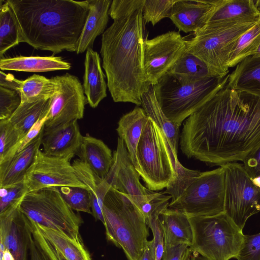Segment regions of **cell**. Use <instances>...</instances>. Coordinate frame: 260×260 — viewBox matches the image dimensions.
I'll use <instances>...</instances> for the list:
<instances>
[{
  "label": "cell",
  "mask_w": 260,
  "mask_h": 260,
  "mask_svg": "<svg viewBox=\"0 0 260 260\" xmlns=\"http://www.w3.org/2000/svg\"><path fill=\"white\" fill-rule=\"evenodd\" d=\"M228 77L183 122L180 145L188 158L220 167L260 147V95L231 88Z\"/></svg>",
  "instance_id": "obj_1"
},
{
  "label": "cell",
  "mask_w": 260,
  "mask_h": 260,
  "mask_svg": "<svg viewBox=\"0 0 260 260\" xmlns=\"http://www.w3.org/2000/svg\"><path fill=\"white\" fill-rule=\"evenodd\" d=\"M144 0H113L112 24L102 34L100 53L107 83L115 102L141 106L151 85L143 66Z\"/></svg>",
  "instance_id": "obj_2"
},
{
  "label": "cell",
  "mask_w": 260,
  "mask_h": 260,
  "mask_svg": "<svg viewBox=\"0 0 260 260\" xmlns=\"http://www.w3.org/2000/svg\"><path fill=\"white\" fill-rule=\"evenodd\" d=\"M15 15L19 43L54 54L76 52L89 0H7Z\"/></svg>",
  "instance_id": "obj_3"
},
{
  "label": "cell",
  "mask_w": 260,
  "mask_h": 260,
  "mask_svg": "<svg viewBox=\"0 0 260 260\" xmlns=\"http://www.w3.org/2000/svg\"><path fill=\"white\" fill-rule=\"evenodd\" d=\"M108 240L121 248L128 260H140L148 241L145 219L132 199L111 187L103 205Z\"/></svg>",
  "instance_id": "obj_4"
},
{
  "label": "cell",
  "mask_w": 260,
  "mask_h": 260,
  "mask_svg": "<svg viewBox=\"0 0 260 260\" xmlns=\"http://www.w3.org/2000/svg\"><path fill=\"white\" fill-rule=\"evenodd\" d=\"M259 21L258 15L207 23L186 41V51L203 60L214 76L224 78L229 74L228 62L238 39Z\"/></svg>",
  "instance_id": "obj_5"
},
{
  "label": "cell",
  "mask_w": 260,
  "mask_h": 260,
  "mask_svg": "<svg viewBox=\"0 0 260 260\" xmlns=\"http://www.w3.org/2000/svg\"><path fill=\"white\" fill-rule=\"evenodd\" d=\"M137 156V171L149 189L161 190L175 179L177 154L162 131L149 118L138 144Z\"/></svg>",
  "instance_id": "obj_6"
},
{
  "label": "cell",
  "mask_w": 260,
  "mask_h": 260,
  "mask_svg": "<svg viewBox=\"0 0 260 260\" xmlns=\"http://www.w3.org/2000/svg\"><path fill=\"white\" fill-rule=\"evenodd\" d=\"M192 231L189 247L207 260L236 258L244 235L225 213L212 216L188 217Z\"/></svg>",
  "instance_id": "obj_7"
},
{
  "label": "cell",
  "mask_w": 260,
  "mask_h": 260,
  "mask_svg": "<svg viewBox=\"0 0 260 260\" xmlns=\"http://www.w3.org/2000/svg\"><path fill=\"white\" fill-rule=\"evenodd\" d=\"M22 212L38 225L81 240V217L62 199L57 187H49L26 193L19 206Z\"/></svg>",
  "instance_id": "obj_8"
},
{
  "label": "cell",
  "mask_w": 260,
  "mask_h": 260,
  "mask_svg": "<svg viewBox=\"0 0 260 260\" xmlns=\"http://www.w3.org/2000/svg\"><path fill=\"white\" fill-rule=\"evenodd\" d=\"M223 78L211 77L181 84L167 74L154 86L162 111L170 121L180 126L209 99Z\"/></svg>",
  "instance_id": "obj_9"
},
{
  "label": "cell",
  "mask_w": 260,
  "mask_h": 260,
  "mask_svg": "<svg viewBox=\"0 0 260 260\" xmlns=\"http://www.w3.org/2000/svg\"><path fill=\"white\" fill-rule=\"evenodd\" d=\"M169 208L188 217L212 216L224 213V174L222 166L201 172Z\"/></svg>",
  "instance_id": "obj_10"
},
{
  "label": "cell",
  "mask_w": 260,
  "mask_h": 260,
  "mask_svg": "<svg viewBox=\"0 0 260 260\" xmlns=\"http://www.w3.org/2000/svg\"><path fill=\"white\" fill-rule=\"evenodd\" d=\"M224 174V213L242 230L247 220L260 211V188L256 186L243 165L222 166Z\"/></svg>",
  "instance_id": "obj_11"
},
{
  "label": "cell",
  "mask_w": 260,
  "mask_h": 260,
  "mask_svg": "<svg viewBox=\"0 0 260 260\" xmlns=\"http://www.w3.org/2000/svg\"><path fill=\"white\" fill-rule=\"evenodd\" d=\"M186 40L176 31L145 39L143 66L150 84L156 85L186 50Z\"/></svg>",
  "instance_id": "obj_12"
},
{
  "label": "cell",
  "mask_w": 260,
  "mask_h": 260,
  "mask_svg": "<svg viewBox=\"0 0 260 260\" xmlns=\"http://www.w3.org/2000/svg\"><path fill=\"white\" fill-rule=\"evenodd\" d=\"M53 78L58 88L51 98L44 128L54 127L82 119L87 102L78 77L67 73Z\"/></svg>",
  "instance_id": "obj_13"
},
{
  "label": "cell",
  "mask_w": 260,
  "mask_h": 260,
  "mask_svg": "<svg viewBox=\"0 0 260 260\" xmlns=\"http://www.w3.org/2000/svg\"><path fill=\"white\" fill-rule=\"evenodd\" d=\"M24 183L28 192L49 187L72 186L88 189L77 177L70 160L48 156L40 149L26 172Z\"/></svg>",
  "instance_id": "obj_14"
},
{
  "label": "cell",
  "mask_w": 260,
  "mask_h": 260,
  "mask_svg": "<svg viewBox=\"0 0 260 260\" xmlns=\"http://www.w3.org/2000/svg\"><path fill=\"white\" fill-rule=\"evenodd\" d=\"M113 156L112 167L105 180L111 187L129 197L140 210L158 192L141 184L140 175L130 159L124 141L119 138Z\"/></svg>",
  "instance_id": "obj_15"
},
{
  "label": "cell",
  "mask_w": 260,
  "mask_h": 260,
  "mask_svg": "<svg viewBox=\"0 0 260 260\" xmlns=\"http://www.w3.org/2000/svg\"><path fill=\"white\" fill-rule=\"evenodd\" d=\"M19 206L0 214V241L14 260H29L32 229Z\"/></svg>",
  "instance_id": "obj_16"
},
{
  "label": "cell",
  "mask_w": 260,
  "mask_h": 260,
  "mask_svg": "<svg viewBox=\"0 0 260 260\" xmlns=\"http://www.w3.org/2000/svg\"><path fill=\"white\" fill-rule=\"evenodd\" d=\"M83 136L77 121L43 130L41 145L47 155L70 160L77 155Z\"/></svg>",
  "instance_id": "obj_17"
},
{
  "label": "cell",
  "mask_w": 260,
  "mask_h": 260,
  "mask_svg": "<svg viewBox=\"0 0 260 260\" xmlns=\"http://www.w3.org/2000/svg\"><path fill=\"white\" fill-rule=\"evenodd\" d=\"M219 0H177L170 19L179 30L194 33L203 28L213 15Z\"/></svg>",
  "instance_id": "obj_18"
},
{
  "label": "cell",
  "mask_w": 260,
  "mask_h": 260,
  "mask_svg": "<svg viewBox=\"0 0 260 260\" xmlns=\"http://www.w3.org/2000/svg\"><path fill=\"white\" fill-rule=\"evenodd\" d=\"M44 128V127H43ZM28 145L8 160L0 164V188L24 181L41 145L43 130Z\"/></svg>",
  "instance_id": "obj_19"
},
{
  "label": "cell",
  "mask_w": 260,
  "mask_h": 260,
  "mask_svg": "<svg viewBox=\"0 0 260 260\" xmlns=\"http://www.w3.org/2000/svg\"><path fill=\"white\" fill-rule=\"evenodd\" d=\"M112 2L89 0V11L78 41L77 54L92 48L95 38L105 31Z\"/></svg>",
  "instance_id": "obj_20"
},
{
  "label": "cell",
  "mask_w": 260,
  "mask_h": 260,
  "mask_svg": "<svg viewBox=\"0 0 260 260\" xmlns=\"http://www.w3.org/2000/svg\"><path fill=\"white\" fill-rule=\"evenodd\" d=\"M83 89L87 103L95 108L107 96V83L102 69L99 54L92 48L86 50L84 61Z\"/></svg>",
  "instance_id": "obj_21"
},
{
  "label": "cell",
  "mask_w": 260,
  "mask_h": 260,
  "mask_svg": "<svg viewBox=\"0 0 260 260\" xmlns=\"http://www.w3.org/2000/svg\"><path fill=\"white\" fill-rule=\"evenodd\" d=\"M148 118L144 110L136 106L120 118L116 128L119 138L124 141L130 159L136 170L138 169L137 148Z\"/></svg>",
  "instance_id": "obj_22"
},
{
  "label": "cell",
  "mask_w": 260,
  "mask_h": 260,
  "mask_svg": "<svg viewBox=\"0 0 260 260\" xmlns=\"http://www.w3.org/2000/svg\"><path fill=\"white\" fill-rule=\"evenodd\" d=\"M77 155L99 177L103 179L106 178L113 164V156L103 141L86 134L83 136Z\"/></svg>",
  "instance_id": "obj_23"
},
{
  "label": "cell",
  "mask_w": 260,
  "mask_h": 260,
  "mask_svg": "<svg viewBox=\"0 0 260 260\" xmlns=\"http://www.w3.org/2000/svg\"><path fill=\"white\" fill-rule=\"evenodd\" d=\"M165 246L186 244L192 241V231L188 216L179 210L168 208L160 216Z\"/></svg>",
  "instance_id": "obj_24"
},
{
  "label": "cell",
  "mask_w": 260,
  "mask_h": 260,
  "mask_svg": "<svg viewBox=\"0 0 260 260\" xmlns=\"http://www.w3.org/2000/svg\"><path fill=\"white\" fill-rule=\"evenodd\" d=\"M71 68V64L60 56H19L0 60L1 71L40 73L68 70Z\"/></svg>",
  "instance_id": "obj_25"
},
{
  "label": "cell",
  "mask_w": 260,
  "mask_h": 260,
  "mask_svg": "<svg viewBox=\"0 0 260 260\" xmlns=\"http://www.w3.org/2000/svg\"><path fill=\"white\" fill-rule=\"evenodd\" d=\"M227 84L237 91L260 95V57L248 56L229 74Z\"/></svg>",
  "instance_id": "obj_26"
},
{
  "label": "cell",
  "mask_w": 260,
  "mask_h": 260,
  "mask_svg": "<svg viewBox=\"0 0 260 260\" xmlns=\"http://www.w3.org/2000/svg\"><path fill=\"white\" fill-rule=\"evenodd\" d=\"M141 106L147 116L162 131L177 154L179 126L172 122L162 111L156 98L153 85L151 84L141 97Z\"/></svg>",
  "instance_id": "obj_27"
},
{
  "label": "cell",
  "mask_w": 260,
  "mask_h": 260,
  "mask_svg": "<svg viewBox=\"0 0 260 260\" xmlns=\"http://www.w3.org/2000/svg\"><path fill=\"white\" fill-rule=\"evenodd\" d=\"M167 74L181 84L193 83L215 77L203 60L186 51Z\"/></svg>",
  "instance_id": "obj_28"
},
{
  "label": "cell",
  "mask_w": 260,
  "mask_h": 260,
  "mask_svg": "<svg viewBox=\"0 0 260 260\" xmlns=\"http://www.w3.org/2000/svg\"><path fill=\"white\" fill-rule=\"evenodd\" d=\"M51 98L34 103H21L8 119L18 132L21 140L36 122L47 116Z\"/></svg>",
  "instance_id": "obj_29"
},
{
  "label": "cell",
  "mask_w": 260,
  "mask_h": 260,
  "mask_svg": "<svg viewBox=\"0 0 260 260\" xmlns=\"http://www.w3.org/2000/svg\"><path fill=\"white\" fill-rule=\"evenodd\" d=\"M36 224L44 237L68 260H91L82 240H75L62 232Z\"/></svg>",
  "instance_id": "obj_30"
},
{
  "label": "cell",
  "mask_w": 260,
  "mask_h": 260,
  "mask_svg": "<svg viewBox=\"0 0 260 260\" xmlns=\"http://www.w3.org/2000/svg\"><path fill=\"white\" fill-rule=\"evenodd\" d=\"M58 88L53 77L34 74L21 81L17 91L20 94L21 103H34L51 98Z\"/></svg>",
  "instance_id": "obj_31"
},
{
  "label": "cell",
  "mask_w": 260,
  "mask_h": 260,
  "mask_svg": "<svg viewBox=\"0 0 260 260\" xmlns=\"http://www.w3.org/2000/svg\"><path fill=\"white\" fill-rule=\"evenodd\" d=\"M258 15L260 13L254 0H219L207 23L237 20Z\"/></svg>",
  "instance_id": "obj_32"
},
{
  "label": "cell",
  "mask_w": 260,
  "mask_h": 260,
  "mask_svg": "<svg viewBox=\"0 0 260 260\" xmlns=\"http://www.w3.org/2000/svg\"><path fill=\"white\" fill-rule=\"evenodd\" d=\"M19 30L14 13L7 0L0 5V57L19 44Z\"/></svg>",
  "instance_id": "obj_33"
},
{
  "label": "cell",
  "mask_w": 260,
  "mask_h": 260,
  "mask_svg": "<svg viewBox=\"0 0 260 260\" xmlns=\"http://www.w3.org/2000/svg\"><path fill=\"white\" fill-rule=\"evenodd\" d=\"M260 46V21L238 39L232 50L228 66L236 67L245 58L254 55Z\"/></svg>",
  "instance_id": "obj_34"
},
{
  "label": "cell",
  "mask_w": 260,
  "mask_h": 260,
  "mask_svg": "<svg viewBox=\"0 0 260 260\" xmlns=\"http://www.w3.org/2000/svg\"><path fill=\"white\" fill-rule=\"evenodd\" d=\"M72 166L79 179L98 199L103 208L106 194L111 188L105 179L99 177L90 168L79 158L73 161Z\"/></svg>",
  "instance_id": "obj_35"
},
{
  "label": "cell",
  "mask_w": 260,
  "mask_h": 260,
  "mask_svg": "<svg viewBox=\"0 0 260 260\" xmlns=\"http://www.w3.org/2000/svg\"><path fill=\"white\" fill-rule=\"evenodd\" d=\"M21 140L18 132L8 119L0 120V164L16 153Z\"/></svg>",
  "instance_id": "obj_36"
},
{
  "label": "cell",
  "mask_w": 260,
  "mask_h": 260,
  "mask_svg": "<svg viewBox=\"0 0 260 260\" xmlns=\"http://www.w3.org/2000/svg\"><path fill=\"white\" fill-rule=\"evenodd\" d=\"M68 205L74 211L92 214L90 191L79 187H57Z\"/></svg>",
  "instance_id": "obj_37"
},
{
  "label": "cell",
  "mask_w": 260,
  "mask_h": 260,
  "mask_svg": "<svg viewBox=\"0 0 260 260\" xmlns=\"http://www.w3.org/2000/svg\"><path fill=\"white\" fill-rule=\"evenodd\" d=\"M176 177L166 187L165 193L171 197L170 202L178 199L185 189L201 174V172L187 169L179 161L175 166Z\"/></svg>",
  "instance_id": "obj_38"
},
{
  "label": "cell",
  "mask_w": 260,
  "mask_h": 260,
  "mask_svg": "<svg viewBox=\"0 0 260 260\" xmlns=\"http://www.w3.org/2000/svg\"><path fill=\"white\" fill-rule=\"evenodd\" d=\"M177 0H144L143 19L153 25L165 18H169Z\"/></svg>",
  "instance_id": "obj_39"
},
{
  "label": "cell",
  "mask_w": 260,
  "mask_h": 260,
  "mask_svg": "<svg viewBox=\"0 0 260 260\" xmlns=\"http://www.w3.org/2000/svg\"><path fill=\"white\" fill-rule=\"evenodd\" d=\"M28 192L24 181L0 188V214L20 204Z\"/></svg>",
  "instance_id": "obj_40"
},
{
  "label": "cell",
  "mask_w": 260,
  "mask_h": 260,
  "mask_svg": "<svg viewBox=\"0 0 260 260\" xmlns=\"http://www.w3.org/2000/svg\"><path fill=\"white\" fill-rule=\"evenodd\" d=\"M21 103L18 91L0 86V120L9 119Z\"/></svg>",
  "instance_id": "obj_41"
},
{
  "label": "cell",
  "mask_w": 260,
  "mask_h": 260,
  "mask_svg": "<svg viewBox=\"0 0 260 260\" xmlns=\"http://www.w3.org/2000/svg\"><path fill=\"white\" fill-rule=\"evenodd\" d=\"M237 260H260V233L244 235L242 247L236 257Z\"/></svg>",
  "instance_id": "obj_42"
},
{
  "label": "cell",
  "mask_w": 260,
  "mask_h": 260,
  "mask_svg": "<svg viewBox=\"0 0 260 260\" xmlns=\"http://www.w3.org/2000/svg\"><path fill=\"white\" fill-rule=\"evenodd\" d=\"M146 223L153 234V250L154 260H162L165 250L164 234L159 217H152Z\"/></svg>",
  "instance_id": "obj_43"
},
{
  "label": "cell",
  "mask_w": 260,
  "mask_h": 260,
  "mask_svg": "<svg viewBox=\"0 0 260 260\" xmlns=\"http://www.w3.org/2000/svg\"><path fill=\"white\" fill-rule=\"evenodd\" d=\"M30 222L34 238L46 253L49 260H68L44 237L36 224L31 220Z\"/></svg>",
  "instance_id": "obj_44"
},
{
  "label": "cell",
  "mask_w": 260,
  "mask_h": 260,
  "mask_svg": "<svg viewBox=\"0 0 260 260\" xmlns=\"http://www.w3.org/2000/svg\"><path fill=\"white\" fill-rule=\"evenodd\" d=\"M242 162L251 178L260 176V147Z\"/></svg>",
  "instance_id": "obj_45"
},
{
  "label": "cell",
  "mask_w": 260,
  "mask_h": 260,
  "mask_svg": "<svg viewBox=\"0 0 260 260\" xmlns=\"http://www.w3.org/2000/svg\"><path fill=\"white\" fill-rule=\"evenodd\" d=\"M46 118L47 117L39 120L31 127L25 137L20 141L17 152L24 149L40 134L44 126Z\"/></svg>",
  "instance_id": "obj_46"
},
{
  "label": "cell",
  "mask_w": 260,
  "mask_h": 260,
  "mask_svg": "<svg viewBox=\"0 0 260 260\" xmlns=\"http://www.w3.org/2000/svg\"><path fill=\"white\" fill-rule=\"evenodd\" d=\"M189 247L186 244L165 246L162 260H182Z\"/></svg>",
  "instance_id": "obj_47"
},
{
  "label": "cell",
  "mask_w": 260,
  "mask_h": 260,
  "mask_svg": "<svg viewBox=\"0 0 260 260\" xmlns=\"http://www.w3.org/2000/svg\"><path fill=\"white\" fill-rule=\"evenodd\" d=\"M22 80L16 79L13 75L0 72V86L17 91Z\"/></svg>",
  "instance_id": "obj_48"
},
{
  "label": "cell",
  "mask_w": 260,
  "mask_h": 260,
  "mask_svg": "<svg viewBox=\"0 0 260 260\" xmlns=\"http://www.w3.org/2000/svg\"><path fill=\"white\" fill-rule=\"evenodd\" d=\"M29 260H49L33 236H31L30 242Z\"/></svg>",
  "instance_id": "obj_49"
},
{
  "label": "cell",
  "mask_w": 260,
  "mask_h": 260,
  "mask_svg": "<svg viewBox=\"0 0 260 260\" xmlns=\"http://www.w3.org/2000/svg\"><path fill=\"white\" fill-rule=\"evenodd\" d=\"M140 260H154L152 240L147 242Z\"/></svg>",
  "instance_id": "obj_50"
},
{
  "label": "cell",
  "mask_w": 260,
  "mask_h": 260,
  "mask_svg": "<svg viewBox=\"0 0 260 260\" xmlns=\"http://www.w3.org/2000/svg\"><path fill=\"white\" fill-rule=\"evenodd\" d=\"M0 260H14L11 253L5 249L4 245L1 243Z\"/></svg>",
  "instance_id": "obj_51"
},
{
  "label": "cell",
  "mask_w": 260,
  "mask_h": 260,
  "mask_svg": "<svg viewBox=\"0 0 260 260\" xmlns=\"http://www.w3.org/2000/svg\"><path fill=\"white\" fill-rule=\"evenodd\" d=\"M190 260H207L198 253L192 251Z\"/></svg>",
  "instance_id": "obj_52"
},
{
  "label": "cell",
  "mask_w": 260,
  "mask_h": 260,
  "mask_svg": "<svg viewBox=\"0 0 260 260\" xmlns=\"http://www.w3.org/2000/svg\"><path fill=\"white\" fill-rule=\"evenodd\" d=\"M253 184L260 188V176L251 178Z\"/></svg>",
  "instance_id": "obj_53"
},
{
  "label": "cell",
  "mask_w": 260,
  "mask_h": 260,
  "mask_svg": "<svg viewBox=\"0 0 260 260\" xmlns=\"http://www.w3.org/2000/svg\"><path fill=\"white\" fill-rule=\"evenodd\" d=\"M192 251L189 247L182 260H190Z\"/></svg>",
  "instance_id": "obj_54"
},
{
  "label": "cell",
  "mask_w": 260,
  "mask_h": 260,
  "mask_svg": "<svg viewBox=\"0 0 260 260\" xmlns=\"http://www.w3.org/2000/svg\"><path fill=\"white\" fill-rule=\"evenodd\" d=\"M255 4L260 13V0H254Z\"/></svg>",
  "instance_id": "obj_55"
},
{
  "label": "cell",
  "mask_w": 260,
  "mask_h": 260,
  "mask_svg": "<svg viewBox=\"0 0 260 260\" xmlns=\"http://www.w3.org/2000/svg\"><path fill=\"white\" fill-rule=\"evenodd\" d=\"M253 55L257 57H260V46L257 50V52Z\"/></svg>",
  "instance_id": "obj_56"
}]
</instances>
